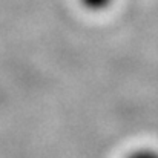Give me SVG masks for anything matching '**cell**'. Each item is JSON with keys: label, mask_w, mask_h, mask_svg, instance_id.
Segmentation results:
<instances>
[{"label": "cell", "mask_w": 158, "mask_h": 158, "mask_svg": "<svg viewBox=\"0 0 158 158\" xmlns=\"http://www.w3.org/2000/svg\"><path fill=\"white\" fill-rule=\"evenodd\" d=\"M124 158H158V149L152 146H141L132 149Z\"/></svg>", "instance_id": "obj_1"}, {"label": "cell", "mask_w": 158, "mask_h": 158, "mask_svg": "<svg viewBox=\"0 0 158 158\" xmlns=\"http://www.w3.org/2000/svg\"><path fill=\"white\" fill-rule=\"evenodd\" d=\"M112 2L114 0H80L83 8H86L88 11H92V12L105 11L112 5Z\"/></svg>", "instance_id": "obj_2"}]
</instances>
